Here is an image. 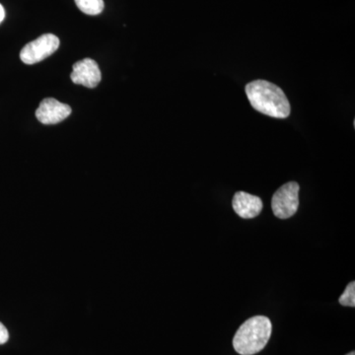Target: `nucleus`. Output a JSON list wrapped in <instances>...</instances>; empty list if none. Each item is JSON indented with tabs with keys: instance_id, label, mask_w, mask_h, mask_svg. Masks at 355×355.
<instances>
[{
	"instance_id": "f257e3e1",
	"label": "nucleus",
	"mask_w": 355,
	"mask_h": 355,
	"mask_svg": "<svg viewBox=\"0 0 355 355\" xmlns=\"http://www.w3.org/2000/svg\"><path fill=\"white\" fill-rule=\"evenodd\" d=\"M246 94L257 112L275 119H286L291 114V104L284 91L266 80L252 81L246 86Z\"/></svg>"
},
{
	"instance_id": "f03ea898",
	"label": "nucleus",
	"mask_w": 355,
	"mask_h": 355,
	"mask_svg": "<svg viewBox=\"0 0 355 355\" xmlns=\"http://www.w3.org/2000/svg\"><path fill=\"white\" fill-rule=\"evenodd\" d=\"M272 324L265 316L250 318L241 324L233 338V347L241 355H254L261 352L272 336Z\"/></svg>"
},
{
	"instance_id": "7ed1b4c3",
	"label": "nucleus",
	"mask_w": 355,
	"mask_h": 355,
	"mask_svg": "<svg viewBox=\"0 0 355 355\" xmlns=\"http://www.w3.org/2000/svg\"><path fill=\"white\" fill-rule=\"evenodd\" d=\"M299 184L289 182L280 187L272 198V209L277 218H291L296 214L299 205Z\"/></svg>"
},
{
	"instance_id": "20e7f679",
	"label": "nucleus",
	"mask_w": 355,
	"mask_h": 355,
	"mask_svg": "<svg viewBox=\"0 0 355 355\" xmlns=\"http://www.w3.org/2000/svg\"><path fill=\"white\" fill-rule=\"evenodd\" d=\"M60 46V39L53 34H44L26 44L20 53V58L26 64H35L51 57Z\"/></svg>"
},
{
	"instance_id": "39448f33",
	"label": "nucleus",
	"mask_w": 355,
	"mask_h": 355,
	"mask_svg": "<svg viewBox=\"0 0 355 355\" xmlns=\"http://www.w3.org/2000/svg\"><path fill=\"white\" fill-rule=\"evenodd\" d=\"M70 78H71L72 83L78 84V85H83L87 88H95L99 85L102 76L97 62L91 58H85L80 62H77L73 65Z\"/></svg>"
},
{
	"instance_id": "423d86ee",
	"label": "nucleus",
	"mask_w": 355,
	"mask_h": 355,
	"mask_svg": "<svg viewBox=\"0 0 355 355\" xmlns=\"http://www.w3.org/2000/svg\"><path fill=\"white\" fill-rule=\"evenodd\" d=\"M71 108L53 98H46L40 103L36 111V116L40 123L44 125H55L69 118Z\"/></svg>"
},
{
	"instance_id": "0eeeda50",
	"label": "nucleus",
	"mask_w": 355,
	"mask_h": 355,
	"mask_svg": "<svg viewBox=\"0 0 355 355\" xmlns=\"http://www.w3.org/2000/svg\"><path fill=\"white\" fill-rule=\"evenodd\" d=\"M233 209L244 219L254 218L263 210V200L257 196L250 195L245 191H238L232 200Z\"/></svg>"
},
{
	"instance_id": "6e6552de",
	"label": "nucleus",
	"mask_w": 355,
	"mask_h": 355,
	"mask_svg": "<svg viewBox=\"0 0 355 355\" xmlns=\"http://www.w3.org/2000/svg\"><path fill=\"white\" fill-rule=\"evenodd\" d=\"M77 7L87 15H98L104 10L103 0H74Z\"/></svg>"
},
{
	"instance_id": "1a4fd4ad",
	"label": "nucleus",
	"mask_w": 355,
	"mask_h": 355,
	"mask_svg": "<svg viewBox=\"0 0 355 355\" xmlns=\"http://www.w3.org/2000/svg\"><path fill=\"white\" fill-rule=\"evenodd\" d=\"M340 304L343 306H347V307H354L355 306V282H350L349 286H347L345 291H343L340 299Z\"/></svg>"
},
{
	"instance_id": "9d476101",
	"label": "nucleus",
	"mask_w": 355,
	"mask_h": 355,
	"mask_svg": "<svg viewBox=\"0 0 355 355\" xmlns=\"http://www.w3.org/2000/svg\"><path fill=\"white\" fill-rule=\"evenodd\" d=\"M9 333L3 324L0 323V345H4L8 342Z\"/></svg>"
},
{
	"instance_id": "9b49d317",
	"label": "nucleus",
	"mask_w": 355,
	"mask_h": 355,
	"mask_svg": "<svg viewBox=\"0 0 355 355\" xmlns=\"http://www.w3.org/2000/svg\"><path fill=\"white\" fill-rule=\"evenodd\" d=\"M4 17H6V11H4L3 6L0 4V23L4 20Z\"/></svg>"
},
{
	"instance_id": "f8f14e48",
	"label": "nucleus",
	"mask_w": 355,
	"mask_h": 355,
	"mask_svg": "<svg viewBox=\"0 0 355 355\" xmlns=\"http://www.w3.org/2000/svg\"><path fill=\"white\" fill-rule=\"evenodd\" d=\"M347 355H355L354 352H349V354H347Z\"/></svg>"
}]
</instances>
